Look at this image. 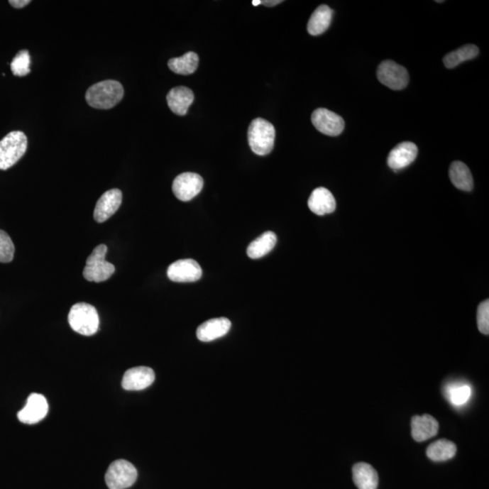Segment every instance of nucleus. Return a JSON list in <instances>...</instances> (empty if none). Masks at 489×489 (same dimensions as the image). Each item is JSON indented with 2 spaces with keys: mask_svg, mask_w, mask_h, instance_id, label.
<instances>
[{
  "mask_svg": "<svg viewBox=\"0 0 489 489\" xmlns=\"http://www.w3.org/2000/svg\"><path fill=\"white\" fill-rule=\"evenodd\" d=\"M123 95V87L119 82L106 80L92 85L85 94V99L91 107L107 110L117 106Z\"/></svg>",
  "mask_w": 489,
  "mask_h": 489,
  "instance_id": "nucleus-1",
  "label": "nucleus"
},
{
  "mask_svg": "<svg viewBox=\"0 0 489 489\" xmlns=\"http://www.w3.org/2000/svg\"><path fill=\"white\" fill-rule=\"evenodd\" d=\"M248 138L253 153L259 156L268 155L275 145V127L268 121L257 118L249 126Z\"/></svg>",
  "mask_w": 489,
  "mask_h": 489,
  "instance_id": "nucleus-2",
  "label": "nucleus"
},
{
  "mask_svg": "<svg viewBox=\"0 0 489 489\" xmlns=\"http://www.w3.org/2000/svg\"><path fill=\"white\" fill-rule=\"evenodd\" d=\"M72 329L84 336H94L99 329V316L93 305L78 303L72 307L68 314Z\"/></svg>",
  "mask_w": 489,
  "mask_h": 489,
  "instance_id": "nucleus-3",
  "label": "nucleus"
},
{
  "mask_svg": "<svg viewBox=\"0 0 489 489\" xmlns=\"http://www.w3.org/2000/svg\"><path fill=\"white\" fill-rule=\"evenodd\" d=\"M28 149V138L19 131L9 133L0 141V170L14 166L24 156Z\"/></svg>",
  "mask_w": 489,
  "mask_h": 489,
  "instance_id": "nucleus-4",
  "label": "nucleus"
},
{
  "mask_svg": "<svg viewBox=\"0 0 489 489\" xmlns=\"http://www.w3.org/2000/svg\"><path fill=\"white\" fill-rule=\"evenodd\" d=\"M107 251L106 245L97 246L87 258L83 272L84 278L87 281L101 283L108 280L116 272L114 265L106 260Z\"/></svg>",
  "mask_w": 489,
  "mask_h": 489,
  "instance_id": "nucleus-5",
  "label": "nucleus"
},
{
  "mask_svg": "<svg viewBox=\"0 0 489 489\" xmlns=\"http://www.w3.org/2000/svg\"><path fill=\"white\" fill-rule=\"evenodd\" d=\"M137 477L138 472L132 463L119 459L108 468L106 482L110 489H126L136 483Z\"/></svg>",
  "mask_w": 489,
  "mask_h": 489,
  "instance_id": "nucleus-6",
  "label": "nucleus"
},
{
  "mask_svg": "<svg viewBox=\"0 0 489 489\" xmlns=\"http://www.w3.org/2000/svg\"><path fill=\"white\" fill-rule=\"evenodd\" d=\"M377 77L383 85L395 91L405 89L410 80L407 69L392 60L380 63L377 69Z\"/></svg>",
  "mask_w": 489,
  "mask_h": 489,
  "instance_id": "nucleus-7",
  "label": "nucleus"
},
{
  "mask_svg": "<svg viewBox=\"0 0 489 489\" xmlns=\"http://www.w3.org/2000/svg\"><path fill=\"white\" fill-rule=\"evenodd\" d=\"M204 185L202 177L194 172H185L177 176L172 183V192L182 202H189L199 194Z\"/></svg>",
  "mask_w": 489,
  "mask_h": 489,
  "instance_id": "nucleus-8",
  "label": "nucleus"
},
{
  "mask_svg": "<svg viewBox=\"0 0 489 489\" xmlns=\"http://www.w3.org/2000/svg\"><path fill=\"white\" fill-rule=\"evenodd\" d=\"M311 119L316 129L328 136H340L346 126L342 117L326 108L314 111Z\"/></svg>",
  "mask_w": 489,
  "mask_h": 489,
  "instance_id": "nucleus-9",
  "label": "nucleus"
},
{
  "mask_svg": "<svg viewBox=\"0 0 489 489\" xmlns=\"http://www.w3.org/2000/svg\"><path fill=\"white\" fill-rule=\"evenodd\" d=\"M167 275L170 280L177 283H190L202 277V269L193 259H182L170 265Z\"/></svg>",
  "mask_w": 489,
  "mask_h": 489,
  "instance_id": "nucleus-10",
  "label": "nucleus"
},
{
  "mask_svg": "<svg viewBox=\"0 0 489 489\" xmlns=\"http://www.w3.org/2000/svg\"><path fill=\"white\" fill-rule=\"evenodd\" d=\"M48 412V400L45 396L39 393H32L28 397L27 405L18 413V418L22 423L32 425L42 421Z\"/></svg>",
  "mask_w": 489,
  "mask_h": 489,
  "instance_id": "nucleus-11",
  "label": "nucleus"
},
{
  "mask_svg": "<svg viewBox=\"0 0 489 489\" xmlns=\"http://www.w3.org/2000/svg\"><path fill=\"white\" fill-rule=\"evenodd\" d=\"M123 200L120 189H113L104 192L95 206L94 216L98 223L106 222L119 209Z\"/></svg>",
  "mask_w": 489,
  "mask_h": 489,
  "instance_id": "nucleus-12",
  "label": "nucleus"
},
{
  "mask_svg": "<svg viewBox=\"0 0 489 489\" xmlns=\"http://www.w3.org/2000/svg\"><path fill=\"white\" fill-rule=\"evenodd\" d=\"M155 373L149 367H134L124 373L121 386L127 390H142L152 385Z\"/></svg>",
  "mask_w": 489,
  "mask_h": 489,
  "instance_id": "nucleus-13",
  "label": "nucleus"
},
{
  "mask_svg": "<svg viewBox=\"0 0 489 489\" xmlns=\"http://www.w3.org/2000/svg\"><path fill=\"white\" fill-rule=\"evenodd\" d=\"M417 155H418V147L416 144L403 142L390 150L387 163L390 169L398 172L414 162Z\"/></svg>",
  "mask_w": 489,
  "mask_h": 489,
  "instance_id": "nucleus-14",
  "label": "nucleus"
},
{
  "mask_svg": "<svg viewBox=\"0 0 489 489\" xmlns=\"http://www.w3.org/2000/svg\"><path fill=\"white\" fill-rule=\"evenodd\" d=\"M231 328V322L226 317L214 318L200 324L197 337L202 342H211L225 336Z\"/></svg>",
  "mask_w": 489,
  "mask_h": 489,
  "instance_id": "nucleus-15",
  "label": "nucleus"
},
{
  "mask_svg": "<svg viewBox=\"0 0 489 489\" xmlns=\"http://www.w3.org/2000/svg\"><path fill=\"white\" fill-rule=\"evenodd\" d=\"M308 207L312 212L318 216L331 214L336 211V199L330 190L320 187L312 192L308 199Z\"/></svg>",
  "mask_w": 489,
  "mask_h": 489,
  "instance_id": "nucleus-16",
  "label": "nucleus"
},
{
  "mask_svg": "<svg viewBox=\"0 0 489 489\" xmlns=\"http://www.w3.org/2000/svg\"><path fill=\"white\" fill-rule=\"evenodd\" d=\"M193 101H194V94L188 87H175L167 94V103L169 108L177 116H185Z\"/></svg>",
  "mask_w": 489,
  "mask_h": 489,
  "instance_id": "nucleus-17",
  "label": "nucleus"
},
{
  "mask_svg": "<svg viewBox=\"0 0 489 489\" xmlns=\"http://www.w3.org/2000/svg\"><path fill=\"white\" fill-rule=\"evenodd\" d=\"M439 432V422L432 416H415L412 419V436L416 441L422 442L433 438Z\"/></svg>",
  "mask_w": 489,
  "mask_h": 489,
  "instance_id": "nucleus-18",
  "label": "nucleus"
},
{
  "mask_svg": "<svg viewBox=\"0 0 489 489\" xmlns=\"http://www.w3.org/2000/svg\"><path fill=\"white\" fill-rule=\"evenodd\" d=\"M353 478L354 484L359 489H377L378 488V473L372 466L361 462L353 466Z\"/></svg>",
  "mask_w": 489,
  "mask_h": 489,
  "instance_id": "nucleus-19",
  "label": "nucleus"
},
{
  "mask_svg": "<svg viewBox=\"0 0 489 489\" xmlns=\"http://www.w3.org/2000/svg\"><path fill=\"white\" fill-rule=\"evenodd\" d=\"M334 11L326 5H322L312 14L307 24V31L312 35H319L330 27Z\"/></svg>",
  "mask_w": 489,
  "mask_h": 489,
  "instance_id": "nucleus-20",
  "label": "nucleus"
},
{
  "mask_svg": "<svg viewBox=\"0 0 489 489\" xmlns=\"http://www.w3.org/2000/svg\"><path fill=\"white\" fill-rule=\"evenodd\" d=\"M449 173V178L456 188L464 192H471L473 189V178H472L471 170L465 163H452Z\"/></svg>",
  "mask_w": 489,
  "mask_h": 489,
  "instance_id": "nucleus-21",
  "label": "nucleus"
},
{
  "mask_svg": "<svg viewBox=\"0 0 489 489\" xmlns=\"http://www.w3.org/2000/svg\"><path fill=\"white\" fill-rule=\"evenodd\" d=\"M277 241V235L274 232H265L249 244L247 254L252 259L263 258L275 248Z\"/></svg>",
  "mask_w": 489,
  "mask_h": 489,
  "instance_id": "nucleus-22",
  "label": "nucleus"
},
{
  "mask_svg": "<svg viewBox=\"0 0 489 489\" xmlns=\"http://www.w3.org/2000/svg\"><path fill=\"white\" fill-rule=\"evenodd\" d=\"M457 453V447L454 443L448 439H439L432 443L427 449V456L433 461L441 462L449 461Z\"/></svg>",
  "mask_w": 489,
  "mask_h": 489,
  "instance_id": "nucleus-23",
  "label": "nucleus"
},
{
  "mask_svg": "<svg viewBox=\"0 0 489 489\" xmlns=\"http://www.w3.org/2000/svg\"><path fill=\"white\" fill-rule=\"evenodd\" d=\"M199 55L194 52H188L182 57L170 59L168 67L173 73L189 75L195 73L199 65Z\"/></svg>",
  "mask_w": 489,
  "mask_h": 489,
  "instance_id": "nucleus-24",
  "label": "nucleus"
},
{
  "mask_svg": "<svg viewBox=\"0 0 489 489\" xmlns=\"http://www.w3.org/2000/svg\"><path fill=\"white\" fill-rule=\"evenodd\" d=\"M479 49L477 45H466L464 47L449 53L443 58V62H444L446 67L452 69L458 67L463 62L471 60V59L477 57Z\"/></svg>",
  "mask_w": 489,
  "mask_h": 489,
  "instance_id": "nucleus-25",
  "label": "nucleus"
},
{
  "mask_svg": "<svg viewBox=\"0 0 489 489\" xmlns=\"http://www.w3.org/2000/svg\"><path fill=\"white\" fill-rule=\"evenodd\" d=\"M445 393L452 405L459 407L465 405L468 402L472 390L468 384L451 383L446 387Z\"/></svg>",
  "mask_w": 489,
  "mask_h": 489,
  "instance_id": "nucleus-26",
  "label": "nucleus"
},
{
  "mask_svg": "<svg viewBox=\"0 0 489 489\" xmlns=\"http://www.w3.org/2000/svg\"><path fill=\"white\" fill-rule=\"evenodd\" d=\"M31 58L28 50L19 51L13 58L11 64V71L16 77H26L31 73Z\"/></svg>",
  "mask_w": 489,
  "mask_h": 489,
  "instance_id": "nucleus-27",
  "label": "nucleus"
},
{
  "mask_svg": "<svg viewBox=\"0 0 489 489\" xmlns=\"http://www.w3.org/2000/svg\"><path fill=\"white\" fill-rule=\"evenodd\" d=\"M15 246L5 231H0V263H9L14 258Z\"/></svg>",
  "mask_w": 489,
  "mask_h": 489,
  "instance_id": "nucleus-28",
  "label": "nucleus"
},
{
  "mask_svg": "<svg viewBox=\"0 0 489 489\" xmlns=\"http://www.w3.org/2000/svg\"><path fill=\"white\" fill-rule=\"evenodd\" d=\"M478 328L480 333L488 336L489 334V301L482 302L478 307Z\"/></svg>",
  "mask_w": 489,
  "mask_h": 489,
  "instance_id": "nucleus-29",
  "label": "nucleus"
},
{
  "mask_svg": "<svg viewBox=\"0 0 489 489\" xmlns=\"http://www.w3.org/2000/svg\"><path fill=\"white\" fill-rule=\"evenodd\" d=\"M31 0H11V1H9V4L14 6L16 9L24 8V6L31 4Z\"/></svg>",
  "mask_w": 489,
  "mask_h": 489,
  "instance_id": "nucleus-30",
  "label": "nucleus"
},
{
  "mask_svg": "<svg viewBox=\"0 0 489 489\" xmlns=\"http://www.w3.org/2000/svg\"><path fill=\"white\" fill-rule=\"evenodd\" d=\"M280 3H282L280 0H263V1H261V5L274 6L280 4Z\"/></svg>",
  "mask_w": 489,
  "mask_h": 489,
  "instance_id": "nucleus-31",
  "label": "nucleus"
},
{
  "mask_svg": "<svg viewBox=\"0 0 489 489\" xmlns=\"http://www.w3.org/2000/svg\"><path fill=\"white\" fill-rule=\"evenodd\" d=\"M252 4L254 5L255 6H257L258 5H261V0H253Z\"/></svg>",
  "mask_w": 489,
  "mask_h": 489,
  "instance_id": "nucleus-32",
  "label": "nucleus"
}]
</instances>
